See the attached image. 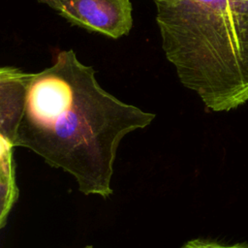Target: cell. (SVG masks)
<instances>
[{
	"instance_id": "8992f818",
	"label": "cell",
	"mask_w": 248,
	"mask_h": 248,
	"mask_svg": "<svg viewBox=\"0 0 248 248\" xmlns=\"http://www.w3.org/2000/svg\"><path fill=\"white\" fill-rule=\"evenodd\" d=\"M38 2L47 5L49 8L58 12L60 8V0H38Z\"/></svg>"
},
{
	"instance_id": "ba28073f",
	"label": "cell",
	"mask_w": 248,
	"mask_h": 248,
	"mask_svg": "<svg viewBox=\"0 0 248 248\" xmlns=\"http://www.w3.org/2000/svg\"><path fill=\"white\" fill-rule=\"evenodd\" d=\"M84 248H93V246H92V245H87V246H85Z\"/></svg>"
},
{
	"instance_id": "277c9868",
	"label": "cell",
	"mask_w": 248,
	"mask_h": 248,
	"mask_svg": "<svg viewBox=\"0 0 248 248\" xmlns=\"http://www.w3.org/2000/svg\"><path fill=\"white\" fill-rule=\"evenodd\" d=\"M12 143L1 139V161H2V210L1 227L14 202L16 201V187L15 183V171L12 162Z\"/></svg>"
},
{
	"instance_id": "5b68a950",
	"label": "cell",
	"mask_w": 248,
	"mask_h": 248,
	"mask_svg": "<svg viewBox=\"0 0 248 248\" xmlns=\"http://www.w3.org/2000/svg\"><path fill=\"white\" fill-rule=\"evenodd\" d=\"M181 248H232V245H224L216 241L205 239H193L187 241Z\"/></svg>"
},
{
	"instance_id": "7a4b0ae2",
	"label": "cell",
	"mask_w": 248,
	"mask_h": 248,
	"mask_svg": "<svg viewBox=\"0 0 248 248\" xmlns=\"http://www.w3.org/2000/svg\"><path fill=\"white\" fill-rule=\"evenodd\" d=\"M162 49L212 111L248 101V0H153Z\"/></svg>"
},
{
	"instance_id": "52a82bcc",
	"label": "cell",
	"mask_w": 248,
	"mask_h": 248,
	"mask_svg": "<svg viewBox=\"0 0 248 248\" xmlns=\"http://www.w3.org/2000/svg\"><path fill=\"white\" fill-rule=\"evenodd\" d=\"M232 248H248V243L247 242L236 243V244L232 245Z\"/></svg>"
},
{
	"instance_id": "6da1fadb",
	"label": "cell",
	"mask_w": 248,
	"mask_h": 248,
	"mask_svg": "<svg viewBox=\"0 0 248 248\" xmlns=\"http://www.w3.org/2000/svg\"><path fill=\"white\" fill-rule=\"evenodd\" d=\"M23 102L13 145L30 149L73 175L84 195L112 194L113 163L121 140L148 126L155 114L106 91L93 67L73 49L50 66L21 73Z\"/></svg>"
},
{
	"instance_id": "3957f363",
	"label": "cell",
	"mask_w": 248,
	"mask_h": 248,
	"mask_svg": "<svg viewBox=\"0 0 248 248\" xmlns=\"http://www.w3.org/2000/svg\"><path fill=\"white\" fill-rule=\"evenodd\" d=\"M72 25L119 39L133 28L131 0H60L57 12Z\"/></svg>"
}]
</instances>
